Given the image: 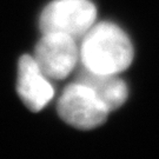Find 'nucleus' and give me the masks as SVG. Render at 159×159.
<instances>
[{
    "instance_id": "obj_3",
    "label": "nucleus",
    "mask_w": 159,
    "mask_h": 159,
    "mask_svg": "<svg viewBox=\"0 0 159 159\" xmlns=\"http://www.w3.org/2000/svg\"><path fill=\"white\" fill-rule=\"evenodd\" d=\"M97 10L90 0H54L45 7L40 17L43 33L84 37L94 25Z\"/></svg>"
},
{
    "instance_id": "obj_4",
    "label": "nucleus",
    "mask_w": 159,
    "mask_h": 159,
    "mask_svg": "<svg viewBox=\"0 0 159 159\" xmlns=\"http://www.w3.org/2000/svg\"><path fill=\"white\" fill-rule=\"evenodd\" d=\"M34 59L46 77L64 79L74 70L79 59L75 39L60 33H44L34 52Z\"/></svg>"
},
{
    "instance_id": "obj_6",
    "label": "nucleus",
    "mask_w": 159,
    "mask_h": 159,
    "mask_svg": "<svg viewBox=\"0 0 159 159\" xmlns=\"http://www.w3.org/2000/svg\"><path fill=\"white\" fill-rule=\"evenodd\" d=\"M117 74H100L83 70L78 81L89 85L110 111L120 107L127 98V87Z\"/></svg>"
},
{
    "instance_id": "obj_5",
    "label": "nucleus",
    "mask_w": 159,
    "mask_h": 159,
    "mask_svg": "<svg viewBox=\"0 0 159 159\" xmlns=\"http://www.w3.org/2000/svg\"><path fill=\"white\" fill-rule=\"evenodd\" d=\"M17 89L24 104L32 111H41L54 96L53 86L35 59L24 56L18 65Z\"/></svg>"
},
{
    "instance_id": "obj_1",
    "label": "nucleus",
    "mask_w": 159,
    "mask_h": 159,
    "mask_svg": "<svg viewBox=\"0 0 159 159\" xmlns=\"http://www.w3.org/2000/svg\"><path fill=\"white\" fill-rule=\"evenodd\" d=\"M79 57L89 72L118 74L130 66L133 48L129 37L117 25L100 23L84 34Z\"/></svg>"
},
{
    "instance_id": "obj_2",
    "label": "nucleus",
    "mask_w": 159,
    "mask_h": 159,
    "mask_svg": "<svg viewBox=\"0 0 159 159\" xmlns=\"http://www.w3.org/2000/svg\"><path fill=\"white\" fill-rule=\"evenodd\" d=\"M58 112L70 125L90 130L102 125L110 110L90 86L77 81L65 87L58 102Z\"/></svg>"
}]
</instances>
